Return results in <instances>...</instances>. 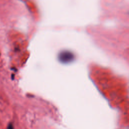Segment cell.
<instances>
[{"mask_svg":"<svg viewBox=\"0 0 129 129\" xmlns=\"http://www.w3.org/2000/svg\"><path fill=\"white\" fill-rule=\"evenodd\" d=\"M73 54L69 51H62L59 55V59L63 63H67L73 59Z\"/></svg>","mask_w":129,"mask_h":129,"instance_id":"obj_1","label":"cell"}]
</instances>
